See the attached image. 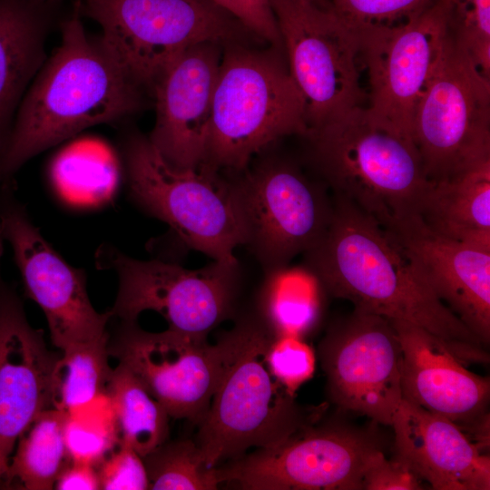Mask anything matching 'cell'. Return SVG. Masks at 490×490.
<instances>
[{
  "label": "cell",
  "mask_w": 490,
  "mask_h": 490,
  "mask_svg": "<svg viewBox=\"0 0 490 490\" xmlns=\"http://www.w3.org/2000/svg\"><path fill=\"white\" fill-rule=\"evenodd\" d=\"M332 201L326 231L304 253L326 292L354 309L426 329L466 365L487 363V348L434 294L385 229L344 198L332 195Z\"/></svg>",
  "instance_id": "obj_1"
},
{
  "label": "cell",
  "mask_w": 490,
  "mask_h": 490,
  "mask_svg": "<svg viewBox=\"0 0 490 490\" xmlns=\"http://www.w3.org/2000/svg\"><path fill=\"white\" fill-rule=\"evenodd\" d=\"M61 42L27 89L0 154V185L37 154L99 124L138 112L144 93L125 74L101 37L74 12Z\"/></svg>",
  "instance_id": "obj_2"
},
{
  "label": "cell",
  "mask_w": 490,
  "mask_h": 490,
  "mask_svg": "<svg viewBox=\"0 0 490 490\" xmlns=\"http://www.w3.org/2000/svg\"><path fill=\"white\" fill-rule=\"evenodd\" d=\"M273 336L256 313L219 338L220 378L194 439L208 466L275 446L325 416L327 403H298L272 375L267 351Z\"/></svg>",
  "instance_id": "obj_3"
},
{
  "label": "cell",
  "mask_w": 490,
  "mask_h": 490,
  "mask_svg": "<svg viewBox=\"0 0 490 490\" xmlns=\"http://www.w3.org/2000/svg\"><path fill=\"white\" fill-rule=\"evenodd\" d=\"M281 48L223 47L201 166L240 172L278 140L307 135L305 102Z\"/></svg>",
  "instance_id": "obj_4"
},
{
  "label": "cell",
  "mask_w": 490,
  "mask_h": 490,
  "mask_svg": "<svg viewBox=\"0 0 490 490\" xmlns=\"http://www.w3.org/2000/svg\"><path fill=\"white\" fill-rule=\"evenodd\" d=\"M306 137L333 195L385 230L418 216L429 181L411 138L374 121L362 105Z\"/></svg>",
  "instance_id": "obj_5"
},
{
  "label": "cell",
  "mask_w": 490,
  "mask_h": 490,
  "mask_svg": "<svg viewBox=\"0 0 490 490\" xmlns=\"http://www.w3.org/2000/svg\"><path fill=\"white\" fill-rule=\"evenodd\" d=\"M121 156L136 205L167 223L188 248L213 260L239 262L234 250L244 245V232L231 179L204 166L173 167L136 132L123 137Z\"/></svg>",
  "instance_id": "obj_6"
},
{
  "label": "cell",
  "mask_w": 490,
  "mask_h": 490,
  "mask_svg": "<svg viewBox=\"0 0 490 490\" xmlns=\"http://www.w3.org/2000/svg\"><path fill=\"white\" fill-rule=\"evenodd\" d=\"M82 10L100 24L125 74L150 95L168 65L193 45L261 41L210 0H83Z\"/></svg>",
  "instance_id": "obj_7"
},
{
  "label": "cell",
  "mask_w": 490,
  "mask_h": 490,
  "mask_svg": "<svg viewBox=\"0 0 490 490\" xmlns=\"http://www.w3.org/2000/svg\"><path fill=\"white\" fill-rule=\"evenodd\" d=\"M412 139L429 181L490 158V81L450 29L416 104Z\"/></svg>",
  "instance_id": "obj_8"
},
{
  "label": "cell",
  "mask_w": 490,
  "mask_h": 490,
  "mask_svg": "<svg viewBox=\"0 0 490 490\" xmlns=\"http://www.w3.org/2000/svg\"><path fill=\"white\" fill-rule=\"evenodd\" d=\"M98 270H112L118 292L108 311L112 318L137 321L153 310L172 330L207 339L208 334L234 315L240 284V265L213 260L197 270L163 260H142L105 243L94 255Z\"/></svg>",
  "instance_id": "obj_9"
},
{
  "label": "cell",
  "mask_w": 490,
  "mask_h": 490,
  "mask_svg": "<svg viewBox=\"0 0 490 490\" xmlns=\"http://www.w3.org/2000/svg\"><path fill=\"white\" fill-rule=\"evenodd\" d=\"M323 418L275 446L217 466L220 483L245 490L362 489L370 459L383 451L380 435Z\"/></svg>",
  "instance_id": "obj_10"
},
{
  "label": "cell",
  "mask_w": 490,
  "mask_h": 490,
  "mask_svg": "<svg viewBox=\"0 0 490 490\" xmlns=\"http://www.w3.org/2000/svg\"><path fill=\"white\" fill-rule=\"evenodd\" d=\"M270 2L289 70L305 102L308 135L361 105L358 35L332 6L310 0Z\"/></svg>",
  "instance_id": "obj_11"
},
{
  "label": "cell",
  "mask_w": 490,
  "mask_h": 490,
  "mask_svg": "<svg viewBox=\"0 0 490 490\" xmlns=\"http://www.w3.org/2000/svg\"><path fill=\"white\" fill-rule=\"evenodd\" d=\"M231 180L244 246L264 270L289 264L326 231L333 201L325 187L286 161H263Z\"/></svg>",
  "instance_id": "obj_12"
},
{
  "label": "cell",
  "mask_w": 490,
  "mask_h": 490,
  "mask_svg": "<svg viewBox=\"0 0 490 490\" xmlns=\"http://www.w3.org/2000/svg\"><path fill=\"white\" fill-rule=\"evenodd\" d=\"M15 187L14 181L0 185V232L12 249L25 295L46 318L52 343L62 351L110 335L112 316L93 308L85 271L66 262L45 240Z\"/></svg>",
  "instance_id": "obj_13"
},
{
  "label": "cell",
  "mask_w": 490,
  "mask_h": 490,
  "mask_svg": "<svg viewBox=\"0 0 490 490\" xmlns=\"http://www.w3.org/2000/svg\"><path fill=\"white\" fill-rule=\"evenodd\" d=\"M318 356L328 399L340 412L391 426L403 400L402 352L388 318L354 309L328 328Z\"/></svg>",
  "instance_id": "obj_14"
},
{
  "label": "cell",
  "mask_w": 490,
  "mask_h": 490,
  "mask_svg": "<svg viewBox=\"0 0 490 490\" xmlns=\"http://www.w3.org/2000/svg\"><path fill=\"white\" fill-rule=\"evenodd\" d=\"M448 30L446 1L437 0L404 23L356 32L374 121L412 139L416 104Z\"/></svg>",
  "instance_id": "obj_15"
},
{
  "label": "cell",
  "mask_w": 490,
  "mask_h": 490,
  "mask_svg": "<svg viewBox=\"0 0 490 490\" xmlns=\"http://www.w3.org/2000/svg\"><path fill=\"white\" fill-rule=\"evenodd\" d=\"M110 357L127 368L170 417L199 425L219 382L221 348L170 328L149 332L120 321L108 344Z\"/></svg>",
  "instance_id": "obj_16"
},
{
  "label": "cell",
  "mask_w": 490,
  "mask_h": 490,
  "mask_svg": "<svg viewBox=\"0 0 490 490\" xmlns=\"http://www.w3.org/2000/svg\"><path fill=\"white\" fill-rule=\"evenodd\" d=\"M389 320L401 346L403 399L447 418L488 449L489 378L468 370L432 333L407 321Z\"/></svg>",
  "instance_id": "obj_17"
},
{
  "label": "cell",
  "mask_w": 490,
  "mask_h": 490,
  "mask_svg": "<svg viewBox=\"0 0 490 490\" xmlns=\"http://www.w3.org/2000/svg\"><path fill=\"white\" fill-rule=\"evenodd\" d=\"M0 241V481L19 436L52 407V380L60 354L34 328L14 287L1 274Z\"/></svg>",
  "instance_id": "obj_18"
},
{
  "label": "cell",
  "mask_w": 490,
  "mask_h": 490,
  "mask_svg": "<svg viewBox=\"0 0 490 490\" xmlns=\"http://www.w3.org/2000/svg\"><path fill=\"white\" fill-rule=\"evenodd\" d=\"M223 47L206 42L188 48L153 86L155 122L148 138L173 167L197 169L204 162Z\"/></svg>",
  "instance_id": "obj_19"
},
{
  "label": "cell",
  "mask_w": 490,
  "mask_h": 490,
  "mask_svg": "<svg viewBox=\"0 0 490 490\" xmlns=\"http://www.w3.org/2000/svg\"><path fill=\"white\" fill-rule=\"evenodd\" d=\"M434 294L487 348L490 341V250L426 227L419 216L385 230Z\"/></svg>",
  "instance_id": "obj_20"
},
{
  "label": "cell",
  "mask_w": 490,
  "mask_h": 490,
  "mask_svg": "<svg viewBox=\"0 0 490 490\" xmlns=\"http://www.w3.org/2000/svg\"><path fill=\"white\" fill-rule=\"evenodd\" d=\"M391 426L395 456L432 489H490L489 456L455 423L403 399Z\"/></svg>",
  "instance_id": "obj_21"
},
{
  "label": "cell",
  "mask_w": 490,
  "mask_h": 490,
  "mask_svg": "<svg viewBox=\"0 0 490 490\" xmlns=\"http://www.w3.org/2000/svg\"><path fill=\"white\" fill-rule=\"evenodd\" d=\"M45 5L34 0H0V154L17 109L47 58Z\"/></svg>",
  "instance_id": "obj_22"
},
{
  "label": "cell",
  "mask_w": 490,
  "mask_h": 490,
  "mask_svg": "<svg viewBox=\"0 0 490 490\" xmlns=\"http://www.w3.org/2000/svg\"><path fill=\"white\" fill-rule=\"evenodd\" d=\"M418 216L437 234L490 250V158L429 181Z\"/></svg>",
  "instance_id": "obj_23"
},
{
  "label": "cell",
  "mask_w": 490,
  "mask_h": 490,
  "mask_svg": "<svg viewBox=\"0 0 490 490\" xmlns=\"http://www.w3.org/2000/svg\"><path fill=\"white\" fill-rule=\"evenodd\" d=\"M265 271L257 314L274 336L303 338L321 318L326 290L306 264H289Z\"/></svg>",
  "instance_id": "obj_24"
},
{
  "label": "cell",
  "mask_w": 490,
  "mask_h": 490,
  "mask_svg": "<svg viewBox=\"0 0 490 490\" xmlns=\"http://www.w3.org/2000/svg\"><path fill=\"white\" fill-rule=\"evenodd\" d=\"M66 412L49 407L19 436L0 486L7 489H54L71 462L64 440Z\"/></svg>",
  "instance_id": "obj_25"
},
{
  "label": "cell",
  "mask_w": 490,
  "mask_h": 490,
  "mask_svg": "<svg viewBox=\"0 0 490 490\" xmlns=\"http://www.w3.org/2000/svg\"><path fill=\"white\" fill-rule=\"evenodd\" d=\"M106 394L112 402L120 443L143 457L169 439L165 408L127 368H113Z\"/></svg>",
  "instance_id": "obj_26"
},
{
  "label": "cell",
  "mask_w": 490,
  "mask_h": 490,
  "mask_svg": "<svg viewBox=\"0 0 490 490\" xmlns=\"http://www.w3.org/2000/svg\"><path fill=\"white\" fill-rule=\"evenodd\" d=\"M110 335L62 350L53 373L52 407L67 413L106 393Z\"/></svg>",
  "instance_id": "obj_27"
},
{
  "label": "cell",
  "mask_w": 490,
  "mask_h": 490,
  "mask_svg": "<svg viewBox=\"0 0 490 490\" xmlns=\"http://www.w3.org/2000/svg\"><path fill=\"white\" fill-rule=\"evenodd\" d=\"M149 489L215 490L220 485L216 466H208L194 440L165 441L142 457Z\"/></svg>",
  "instance_id": "obj_28"
},
{
  "label": "cell",
  "mask_w": 490,
  "mask_h": 490,
  "mask_svg": "<svg viewBox=\"0 0 490 490\" xmlns=\"http://www.w3.org/2000/svg\"><path fill=\"white\" fill-rule=\"evenodd\" d=\"M64 440L71 461L95 467L113 450L120 437L106 393L66 413Z\"/></svg>",
  "instance_id": "obj_29"
},
{
  "label": "cell",
  "mask_w": 490,
  "mask_h": 490,
  "mask_svg": "<svg viewBox=\"0 0 490 490\" xmlns=\"http://www.w3.org/2000/svg\"><path fill=\"white\" fill-rule=\"evenodd\" d=\"M449 29L490 78V0H446Z\"/></svg>",
  "instance_id": "obj_30"
},
{
  "label": "cell",
  "mask_w": 490,
  "mask_h": 490,
  "mask_svg": "<svg viewBox=\"0 0 490 490\" xmlns=\"http://www.w3.org/2000/svg\"><path fill=\"white\" fill-rule=\"evenodd\" d=\"M437 0H333L335 13L358 32L406 22Z\"/></svg>",
  "instance_id": "obj_31"
},
{
  "label": "cell",
  "mask_w": 490,
  "mask_h": 490,
  "mask_svg": "<svg viewBox=\"0 0 490 490\" xmlns=\"http://www.w3.org/2000/svg\"><path fill=\"white\" fill-rule=\"evenodd\" d=\"M267 361L275 378L294 397L312 377L316 366L313 349L303 338L294 336H273Z\"/></svg>",
  "instance_id": "obj_32"
},
{
  "label": "cell",
  "mask_w": 490,
  "mask_h": 490,
  "mask_svg": "<svg viewBox=\"0 0 490 490\" xmlns=\"http://www.w3.org/2000/svg\"><path fill=\"white\" fill-rule=\"evenodd\" d=\"M103 490H145L149 479L142 460L133 449L120 443L97 467Z\"/></svg>",
  "instance_id": "obj_33"
},
{
  "label": "cell",
  "mask_w": 490,
  "mask_h": 490,
  "mask_svg": "<svg viewBox=\"0 0 490 490\" xmlns=\"http://www.w3.org/2000/svg\"><path fill=\"white\" fill-rule=\"evenodd\" d=\"M422 479L401 458L387 459L384 451L370 459L363 476L364 490H419Z\"/></svg>",
  "instance_id": "obj_34"
},
{
  "label": "cell",
  "mask_w": 490,
  "mask_h": 490,
  "mask_svg": "<svg viewBox=\"0 0 490 490\" xmlns=\"http://www.w3.org/2000/svg\"><path fill=\"white\" fill-rule=\"evenodd\" d=\"M225 10L261 41L282 47L270 0H210Z\"/></svg>",
  "instance_id": "obj_35"
},
{
  "label": "cell",
  "mask_w": 490,
  "mask_h": 490,
  "mask_svg": "<svg viewBox=\"0 0 490 490\" xmlns=\"http://www.w3.org/2000/svg\"><path fill=\"white\" fill-rule=\"evenodd\" d=\"M54 488L58 490L101 489L97 467L86 463L71 461L60 474Z\"/></svg>",
  "instance_id": "obj_36"
},
{
  "label": "cell",
  "mask_w": 490,
  "mask_h": 490,
  "mask_svg": "<svg viewBox=\"0 0 490 490\" xmlns=\"http://www.w3.org/2000/svg\"><path fill=\"white\" fill-rule=\"evenodd\" d=\"M310 1L316 3V4L319 5H322V6H329L330 5V4L328 3L327 0H310Z\"/></svg>",
  "instance_id": "obj_37"
},
{
  "label": "cell",
  "mask_w": 490,
  "mask_h": 490,
  "mask_svg": "<svg viewBox=\"0 0 490 490\" xmlns=\"http://www.w3.org/2000/svg\"><path fill=\"white\" fill-rule=\"evenodd\" d=\"M37 3H40V4H44V5H46V4H49V3H53V2H55V1H58V0H34Z\"/></svg>",
  "instance_id": "obj_38"
}]
</instances>
